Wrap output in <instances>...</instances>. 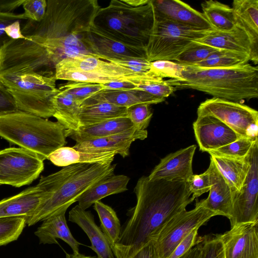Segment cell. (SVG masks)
Masks as SVG:
<instances>
[{
	"mask_svg": "<svg viewBox=\"0 0 258 258\" xmlns=\"http://www.w3.org/2000/svg\"><path fill=\"white\" fill-rule=\"evenodd\" d=\"M23 217H0V246L18 239L26 224Z\"/></svg>",
	"mask_w": 258,
	"mask_h": 258,
	"instance_id": "74e56055",
	"label": "cell"
},
{
	"mask_svg": "<svg viewBox=\"0 0 258 258\" xmlns=\"http://www.w3.org/2000/svg\"><path fill=\"white\" fill-rule=\"evenodd\" d=\"M115 258H160L156 241L152 240L141 247L133 249L115 244L111 247Z\"/></svg>",
	"mask_w": 258,
	"mask_h": 258,
	"instance_id": "60d3db41",
	"label": "cell"
},
{
	"mask_svg": "<svg viewBox=\"0 0 258 258\" xmlns=\"http://www.w3.org/2000/svg\"><path fill=\"white\" fill-rule=\"evenodd\" d=\"M219 49L248 54L255 64L258 62V41L253 39L241 27L236 25L231 31H209L204 37L194 41Z\"/></svg>",
	"mask_w": 258,
	"mask_h": 258,
	"instance_id": "2e32d148",
	"label": "cell"
},
{
	"mask_svg": "<svg viewBox=\"0 0 258 258\" xmlns=\"http://www.w3.org/2000/svg\"><path fill=\"white\" fill-rule=\"evenodd\" d=\"M136 89L145 91L155 97L165 99L175 90L174 88L163 79L151 77L140 81L135 82Z\"/></svg>",
	"mask_w": 258,
	"mask_h": 258,
	"instance_id": "b9f144b4",
	"label": "cell"
},
{
	"mask_svg": "<svg viewBox=\"0 0 258 258\" xmlns=\"http://www.w3.org/2000/svg\"><path fill=\"white\" fill-rule=\"evenodd\" d=\"M4 85L2 84V83H1V82L0 81V88L3 87Z\"/></svg>",
	"mask_w": 258,
	"mask_h": 258,
	"instance_id": "11a10c76",
	"label": "cell"
},
{
	"mask_svg": "<svg viewBox=\"0 0 258 258\" xmlns=\"http://www.w3.org/2000/svg\"><path fill=\"white\" fill-rule=\"evenodd\" d=\"M219 49L193 41L174 59L181 65L192 66L207 58Z\"/></svg>",
	"mask_w": 258,
	"mask_h": 258,
	"instance_id": "8d00e7d4",
	"label": "cell"
},
{
	"mask_svg": "<svg viewBox=\"0 0 258 258\" xmlns=\"http://www.w3.org/2000/svg\"><path fill=\"white\" fill-rule=\"evenodd\" d=\"M66 130L58 121L20 110L0 115V137L43 160L67 143Z\"/></svg>",
	"mask_w": 258,
	"mask_h": 258,
	"instance_id": "8992f818",
	"label": "cell"
},
{
	"mask_svg": "<svg viewBox=\"0 0 258 258\" xmlns=\"http://www.w3.org/2000/svg\"><path fill=\"white\" fill-rule=\"evenodd\" d=\"M0 185H1V184H0Z\"/></svg>",
	"mask_w": 258,
	"mask_h": 258,
	"instance_id": "9f6ffc18",
	"label": "cell"
},
{
	"mask_svg": "<svg viewBox=\"0 0 258 258\" xmlns=\"http://www.w3.org/2000/svg\"><path fill=\"white\" fill-rule=\"evenodd\" d=\"M127 108L107 102H98L80 106V126H88L108 120L126 117Z\"/></svg>",
	"mask_w": 258,
	"mask_h": 258,
	"instance_id": "f546056e",
	"label": "cell"
},
{
	"mask_svg": "<svg viewBox=\"0 0 258 258\" xmlns=\"http://www.w3.org/2000/svg\"><path fill=\"white\" fill-rule=\"evenodd\" d=\"M248 172L240 191L232 199L231 227L246 223L258 222V140L247 155Z\"/></svg>",
	"mask_w": 258,
	"mask_h": 258,
	"instance_id": "4fadbf2b",
	"label": "cell"
},
{
	"mask_svg": "<svg viewBox=\"0 0 258 258\" xmlns=\"http://www.w3.org/2000/svg\"><path fill=\"white\" fill-rule=\"evenodd\" d=\"M178 79L166 80L174 90L192 89L235 102L258 97V69L249 63L229 68L182 65Z\"/></svg>",
	"mask_w": 258,
	"mask_h": 258,
	"instance_id": "277c9868",
	"label": "cell"
},
{
	"mask_svg": "<svg viewBox=\"0 0 258 258\" xmlns=\"http://www.w3.org/2000/svg\"><path fill=\"white\" fill-rule=\"evenodd\" d=\"M56 80L103 84L116 81L137 82L152 76L136 74L121 66L92 55L65 58L55 67Z\"/></svg>",
	"mask_w": 258,
	"mask_h": 258,
	"instance_id": "ba28073f",
	"label": "cell"
},
{
	"mask_svg": "<svg viewBox=\"0 0 258 258\" xmlns=\"http://www.w3.org/2000/svg\"><path fill=\"white\" fill-rule=\"evenodd\" d=\"M20 21H15L7 26L4 31L6 34L12 39H24L20 27Z\"/></svg>",
	"mask_w": 258,
	"mask_h": 258,
	"instance_id": "f5cc1de1",
	"label": "cell"
},
{
	"mask_svg": "<svg viewBox=\"0 0 258 258\" xmlns=\"http://www.w3.org/2000/svg\"><path fill=\"white\" fill-rule=\"evenodd\" d=\"M18 110L16 102L4 86L0 88V115Z\"/></svg>",
	"mask_w": 258,
	"mask_h": 258,
	"instance_id": "f907efd6",
	"label": "cell"
},
{
	"mask_svg": "<svg viewBox=\"0 0 258 258\" xmlns=\"http://www.w3.org/2000/svg\"><path fill=\"white\" fill-rule=\"evenodd\" d=\"M257 138L252 139L240 138L208 153L224 157L244 159L249 153L252 145Z\"/></svg>",
	"mask_w": 258,
	"mask_h": 258,
	"instance_id": "ab89813d",
	"label": "cell"
},
{
	"mask_svg": "<svg viewBox=\"0 0 258 258\" xmlns=\"http://www.w3.org/2000/svg\"><path fill=\"white\" fill-rule=\"evenodd\" d=\"M210 156V159L229 185L233 199L240 191L248 172L247 155L242 159L213 154Z\"/></svg>",
	"mask_w": 258,
	"mask_h": 258,
	"instance_id": "4316f807",
	"label": "cell"
},
{
	"mask_svg": "<svg viewBox=\"0 0 258 258\" xmlns=\"http://www.w3.org/2000/svg\"><path fill=\"white\" fill-rule=\"evenodd\" d=\"M66 213L51 216L43 221L34 232L40 244H57V239L67 243L74 253L79 252L81 244L72 235L68 226Z\"/></svg>",
	"mask_w": 258,
	"mask_h": 258,
	"instance_id": "cb8c5ba5",
	"label": "cell"
},
{
	"mask_svg": "<svg viewBox=\"0 0 258 258\" xmlns=\"http://www.w3.org/2000/svg\"><path fill=\"white\" fill-rule=\"evenodd\" d=\"M86 42L94 54L99 59H147L145 50L125 45L97 31L92 26Z\"/></svg>",
	"mask_w": 258,
	"mask_h": 258,
	"instance_id": "ffe728a7",
	"label": "cell"
},
{
	"mask_svg": "<svg viewBox=\"0 0 258 258\" xmlns=\"http://www.w3.org/2000/svg\"><path fill=\"white\" fill-rule=\"evenodd\" d=\"M104 60L121 66L139 74H147L150 68V62L147 59H105Z\"/></svg>",
	"mask_w": 258,
	"mask_h": 258,
	"instance_id": "c3c4849f",
	"label": "cell"
},
{
	"mask_svg": "<svg viewBox=\"0 0 258 258\" xmlns=\"http://www.w3.org/2000/svg\"><path fill=\"white\" fill-rule=\"evenodd\" d=\"M164 100L165 99L137 89L128 91L103 90L86 99L81 106L98 102H107L128 108L139 104H155Z\"/></svg>",
	"mask_w": 258,
	"mask_h": 258,
	"instance_id": "d4e9b609",
	"label": "cell"
},
{
	"mask_svg": "<svg viewBox=\"0 0 258 258\" xmlns=\"http://www.w3.org/2000/svg\"><path fill=\"white\" fill-rule=\"evenodd\" d=\"M69 220L77 224L87 234L91 243L90 247L98 257L115 258L110 244L90 211L77 205L69 212Z\"/></svg>",
	"mask_w": 258,
	"mask_h": 258,
	"instance_id": "603a6c76",
	"label": "cell"
},
{
	"mask_svg": "<svg viewBox=\"0 0 258 258\" xmlns=\"http://www.w3.org/2000/svg\"><path fill=\"white\" fill-rule=\"evenodd\" d=\"M117 155L114 152H88L73 147H62L51 153L47 159L54 165L65 167L77 163H112Z\"/></svg>",
	"mask_w": 258,
	"mask_h": 258,
	"instance_id": "f1b7e54d",
	"label": "cell"
},
{
	"mask_svg": "<svg viewBox=\"0 0 258 258\" xmlns=\"http://www.w3.org/2000/svg\"><path fill=\"white\" fill-rule=\"evenodd\" d=\"M155 19L170 21L188 29L211 31L213 28L201 13L179 0H151Z\"/></svg>",
	"mask_w": 258,
	"mask_h": 258,
	"instance_id": "5bb4252c",
	"label": "cell"
},
{
	"mask_svg": "<svg viewBox=\"0 0 258 258\" xmlns=\"http://www.w3.org/2000/svg\"><path fill=\"white\" fill-rule=\"evenodd\" d=\"M208 32L191 30L170 21L155 19L145 49L147 59L150 62L173 61L193 41Z\"/></svg>",
	"mask_w": 258,
	"mask_h": 258,
	"instance_id": "9c48e42d",
	"label": "cell"
},
{
	"mask_svg": "<svg viewBox=\"0 0 258 258\" xmlns=\"http://www.w3.org/2000/svg\"><path fill=\"white\" fill-rule=\"evenodd\" d=\"M231 8L236 24L258 41V1L234 0Z\"/></svg>",
	"mask_w": 258,
	"mask_h": 258,
	"instance_id": "d6a6232c",
	"label": "cell"
},
{
	"mask_svg": "<svg viewBox=\"0 0 258 258\" xmlns=\"http://www.w3.org/2000/svg\"><path fill=\"white\" fill-rule=\"evenodd\" d=\"M128 5L133 7H138L148 4L150 0H123Z\"/></svg>",
	"mask_w": 258,
	"mask_h": 258,
	"instance_id": "db71d44e",
	"label": "cell"
},
{
	"mask_svg": "<svg viewBox=\"0 0 258 258\" xmlns=\"http://www.w3.org/2000/svg\"><path fill=\"white\" fill-rule=\"evenodd\" d=\"M103 90L128 91L136 89L135 82L116 81L102 84Z\"/></svg>",
	"mask_w": 258,
	"mask_h": 258,
	"instance_id": "816d5d0a",
	"label": "cell"
},
{
	"mask_svg": "<svg viewBox=\"0 0 258 258\" xmlns=\"http://www.w3.org/2000/svg\"><path fill=\"white\" fill-rule=\"evenodd\" d=\"M199 228L191 231L177 245L168 258H179L198 242Z\"/></svg>",
	"mask_w": 258,
	"mask_h": 258,
	"instance_id": "681fc988",
	"label": "cell"
},
{
	"mask_svg": "<svg viewBox=\"0 0 258 258\" xmlns=\"http://www.w3.org/2000/svg\"><path fill=\"white\" fill-rule=\"evenodd\" d=\"M55 76L36 73L0 74V81L13 97L18 110L47 118L53 116L54 98L60 91Z\"/></svg>",
	"mask_w": 258,
	"mask_h": 258,
	"instance_id": "52a82bcc",
	"label": "cell"
},
{
	"mask_svg": "<svg viewBox=\"0 0 258 258\" xmlns=\"http://www.w3.org/2000/svg\"><path fill=\"white\" fill-rule=\"evenodd\" d=\"M100 221V228L106 236L111 247L117 243L121 232L120 221L115 211L100 201L94 204Z\"/></svg>",
	"mask_w": 258,
	"mask_h": 258,
	"instance_id": "836d02e7",
	"label": "cell"
},
{
	"mask_svg": "<svg viewBox=\"0 0 258 258\" xmlns=\"http://www.w3.org/2000/svg\"><path fill=\"white\" fill-rule=\"evenodd\" d=\"M43 159L22 148L0 150V184L19 187L31 183L44 169Z\"/></svg>",
	"mask_w": 258,
	"mask_h": 258,
	"instance_id": "8fae6325",
	"label": "cell"
},
{
	"mask_svg": "<svg viewBox=\"0 0 258 258\" xmlns=\"http://www.w3.org/2000/svg\"><path fill=\"white\" fill-rule=\"evenodd\" d=\"M47 195L37 184L0 201V217H31L47 198ZM27 221V220H26Z\"/></svg>",
	"mask_w": 258,
	"mask_h": 258,
	"instance_id": "44dd1931",
	"label": "cell"
},
{
	"mask_svg": "<svg viewBox=\"0 0 258 258\" xmlns=\"http://www.w3.org/2000/svg\"><path fill=\"white\" fill-rule=\"evenodd\" d=\"M196 148L192 145L162 158L148 176L149 179L187 181L194 174L192 164Z\"/></svg>",
	"mask_w": 258,
	"mask_h": 258,
	"instance_id": "ac0fdd59",
	"label": "cell"
},
{
	"mask_svg": "<svg viewBox=\"0 0 258 258\" xmlns=\"http://www.w3.org/2000/svg\"><path fill=\"white\" fill-rule=\"evenodd\" d=\"M116 164L77 163L42 176L37 185L46 193V200L26 221L29 226L48 217L66 213L69 207L78 202L86 191L100 181L114 175Z\"/></svg>",
	"mask_w": 258,
	"mask_h": 258,
	"instance_id": "3957f363",
	"label": "cell"
},
{
	"mask_svg": "<svg viewBox=\"0 0 258 258\" xmlns=\"http://www.w3.org/2000/svg\"><path fill=\"white\" fill-rule=\"evenodd\" d=\"M257 223L238 224L219 235L225 258H258Z\"/></svg>",
	"mask_w": 258,
	"mask_h": 258,
	"instance_id": "9a60e30c",
	"label": "cell"
},
{
	"mask_svg": "<svg viewBox=\"0 0 258 258\" xmlns=\"http://www.w3.org/2000/svg\"><path fill=\"white\" fill-rule=\"evenodd\" d=\"M192 126L200 150L202 152L209 153L241 138L221 121L211 115L198 116Z\"/></svg>",
	"mask_w": 258,
	"mask_h": 258,
	"instance_id": "e0dca14e",
	"label": "cell"
},
{
	"mask_svg": "<svg viewBox=\"0 0 258 258\" xmlns=\"http://www.w3.org/2000/svg\"><path fill=\"white\" fill-rule=\"evenodd\" d=\"M183 66L173 61L159 60L150 62L147 75L163 79H178Z\"/></svg>",
	"mask_w": 258,
	"mask_h": 258,
	"instance_id": "7bdbcfd3",
	"label": "cell"
},
{
	"mask_svg": "<svg viewBox=\"0 0 258 258\" xmlns=\"http://www.w3.org/2000/svg\"><path fill=\"white\" fill-rule=\"evenodd\" d=\"M215 216L218 214L205 208L201 201L196 203L194 209L178 214L163 228L155 241L159 257L168 258L191 231Z\"/></svg>",
	"mask_w": 258,
	"mask_h": 258,
	"instance_id": "7c38bea8",
	"label": "cell"
},
{
	"mask_svg": "<svg viewBox=\"0 0 258 258\" xmlns=\"http://www.w3.org/2000/svg\"><path fill=\"white\" fill-rule=\"evenodd\" d=\"M197 115L218 119L241 138H257L258 112L241 103L213 97L200 104Z\"/></svg>",
	"mask_w": 258,
	"mask_h": 258,
	"instance_id": "30bf717a",
	"label": "cell"
},
{
	"mask_svg": "<svg viewBox=\"0 0 258 258\" xmlns=\"http://www.w3.org/2000/svg\"><path fill=\"white\" fill-rule=\"evenodd\" d=\"M207 170L211 186L208 197L201 200V203L206 209L229 220L232 214V198L230 187L211 159Z\"/></svg>",
	"mask_w": 258,
	"mask_h": 258,
	"instance_id": "7402d4cb",
	"label": "cell"
},
{
	"mask_svg": "<svg viewBox=\"0 0 258 258\" xmlns=\"http://www.w3.org/2000/svg\"><path fill=\"white\" fill-rule=\"evenodd\" d=\"M150 105L139 104L127 108L126 117L131 121L134 128L140 131L146 130L153 115Z\"/></svg>",
	"mask_w": 258,
	"mask_h": 258,
	"instance_id": "ee69618b",
	"label": "cell"
},
{
	"mask_svg": "<svg viewBox=\"0 0 258 258\" xmlns=\"http://www.w3.org/2000/svg\"><path fill=\"white\" fill-rule=\"evenodd\" d=\"M130 178L123 174L113 175L93 186L79 199L78 205L86 210L96 202L107 196L123 192L127 190Z\"/></svg>",
	"mask_w": 258,
	"mask_h": 258,
	"instance_id": "83f0119b",
	"label": "cell"
},
{
	"mask_svg": "<svg viewBox=\"0 0 258 258\" xmlns=\"http://www.w3.org/2000/svg\"><path fill=\"white\" fill-rule=\"evenodd\" d=\"M191 196L195 199L209 191L211 183L208 171L192 174L187 180Z\"/></svg>",
	"mask_w": 258,
	"mask_h": 258,
	"instance_id": "7dc6e473",
	"label": "cell"
},
{
	"mask_svg": "<svg viewBox=\"0 0 258 258\" xmlns=\"http://www.w3.org/2000/svg\"><path fill=\"white\" fill-rule=\"evenodd\" d=\"M148 137L146 130L134 128L111 136L76 143L75 149L88 152H114L124 158L129 155L132 144L137 140H144Z\"/></svg>",
	"mask_w": 258,
	"mask_h": 258,
	"instance_id": "d6986e66",
	"label": "cell"
},
{
	"mask_svg": "<svg viewBox=\"0 0 258 258\" xmlns=\"http://www.w3.org/2000/svg\"><path fill=\"white\" fill-rule=\"evenodd\" d=\"M58 89L71 94L80 105L89 97L104 90L102 84L71 81Z\"/></svg>",
	"mask_w": 258,
	"mask_h": 258,
	"instance_id": "f35d334b",
	"label": "cell"
},
{
	"mask_svg": "<svg viewBox=\"0 0 258 258\" xmlns=\"http://www.w3.org/2000/svg\"><path fill=\"white\" fill-rule=\"evenodd\" d=\"M133 128L131 121L127 117H123L80 126L76 131L66 130V137L79 143L119 134Z\"/></svg>",
	"mask_w": 258,
	"mask_h": 258,
	"instance_id": "484cf974",
	"label": "cell"
},
{
	"mask_svg": "<svg viewBox=\"0 0 258 258\" xmlns=\"http://www.w3.org/2000/svg\"><path fill=\"white\" fill-rule=\"evenodd\" d=\"M24 0H0V48L11 39L5 33V28L15 21L28 19L23 13L15 11L22 5Z\"/></svg>",
	"mask_w": 258,
	"mask_h": 258,
	"instance_id": "d590c367",
	"label": "cell"
},
{
	"mask_svg": "<svg viewBox=\"0 0 258 258\" xmlns=\"http://www.w3.org/2000/svg\"><path fill=\"white\" fill-rule=\"evenodd\" d=\"M100 8L97 0H48L43 19L37 25L49 39L54 58L62 60L94 56L86 42Z\"/></svg>",
	"mask_w": 258,
	"mask_h": 258,
	"instance_id": "7a4b0ae2",
	"label": "cell"
},
{
	"mask_svg": "<svg viewBox=\"0 0 258 258\" xmlns=\"http://www.w3.org/2000/svg\"><path fill=\"white\" fill-rule=\"evenodd\" d=\"M154 22L151 0L138 7L130 6L123 0H112L107 7L99 9L92 26L113 40L145 50Z\"/></svg>",
	"mask_w": 258,
	"mask_h": 258,
	"instance_id": "5b68a950",
	"label": "cell"
},
{
	"mask_svg": "<svg viewBox=\"0 0 258 258\" xmlns=\"http://www.w3.org/2000/svg\"><path fill=\"white\" fill-rule=\"evenodd\" d=\"M54 114L57 121L69 131H76L80 127L79 113L81 105L69 93L60 91L54 98Z\"/></svg>",
	"mask_w": 258,
	"mask_h": 258,
	"instance_id": "4dcf8cb0",
	"label": "cell"
},
{
	"mask_svg": "<svg viewBox=\"0 0 258 258\" xmlns=\"http://www.w3.org/2000/svg\"><path fill=\"white\" fill-rule=\"evenodd\" d=\"M198 243L200 248L198 258H225L219 235L201 237Z\"/></svg>",
	"mask_w": 258,
	"mask_h": 258,
	"instance_id": "f6af8a7d",
	"label": "cell"
},
{
	"mask_svg": "<svg viewBox=\"0 0 258 258\" xmlns=\"http://www.w3.org/2000/svg\"><path fill=\"white\" fill-rule=\"evenodd\" d=\"M134 191L137 203L116 243L133 249L156 241L166 224L195 200L184 180H150L143 175Z\"/></svg>",
	"mask_w": 258,
	"mask_h": 258,
	"instance_id": "6da1fadb",
	"label": "cell"
},
{
	"mask_svg": "<svg viewBox=\"0 0 258 258\" xmlns=\"http://www.w3.org/2000/svg\"><path fill=\"white\" fill-rule=\"evenodd\" d=\"M203 14L214 30L229 31L236 26L233 10L229 6L213 0L201 4Z\"/></svg>",
	"mask_w": 258,
	"mask_h": 258,
	"instance_id": "1f68e13d",
	"label": "cell"
},
{
	"mask_svg": "<svg viewBox=\"0 0 258 258\" xmlns=\"http://www.w3.org/2000/svg\"><path fill=\"white\" fill-rule=\"evenodd\" d=\"M23 14L28 19L39 22L44 17L47 8L46 0H24Z\"/></svg>",
	"mask_w": 258,
	"mask_h": 258,
	"instance_id": "bcb514c9",
	"label": "cell"
},
{
	"mask_svg": "<svg viewBox=\"0 0 258 258\" xmlns=\"http://www.w3.org/2000/svg\"><path fill=\"white\" fill-rule=\"evenodd\" d=\"M250 56L245 53L225 49H219L211 54L195 66L207 68H229L248 63Z\"/></svg>",
	"mask_w": 258,
	"mask_h": 258,
	"instance_id": "e575fe53",
	"label": "cell"
}]
</instances>
